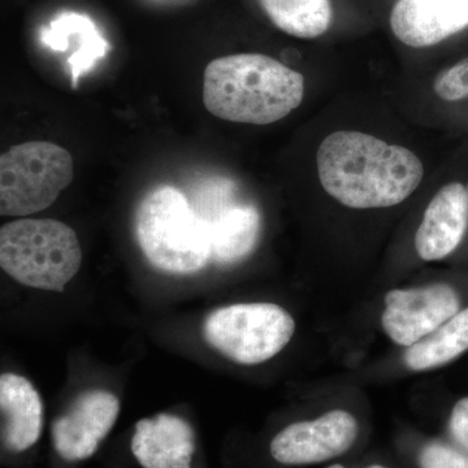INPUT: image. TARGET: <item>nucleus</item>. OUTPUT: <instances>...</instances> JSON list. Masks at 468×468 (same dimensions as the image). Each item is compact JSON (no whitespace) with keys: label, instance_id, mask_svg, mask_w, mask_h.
Masks as SVG:
<instances>
[{"label":"nucleus","instance_id":"1","mask_svg":"<svg viewBox=\"0 0 468 468\" xmlns=\"http://www.w3.org/2000/svg\"><path fill=\"white\" fill-rule=\"evenodd\" d=\"M316 165L325 192L356 209L399 205L424 177L423 163L412 151L356 131L326 135L319 144Z\"/></svg>","mask_w":468,"mask_h":468},{"label":"nucleus","instance_id":"2","mask_svg":"<svg viewBox=\"0 0 468 468\" xmlns=\"http://www.w3.org/2000/svg\"><path fill=\"white\" fill-rule=\"evenodd\" d=\"M303 97V75L263 54L215 58L203 73V103L227 122L273 124L297 110Z\"/></svg>","mask_w":468,"mask_h":468},{"label":"nucleus","instance_id":"3","mask_svg":"<svg viewBox=\"0 0 468 468\" xmlns=\"http://www.w3.org/2000/svg\"><path fill=\"white\" fill-rule=\"evenodd\" d=\"M135 233L150 264L169 275H193L211 261L207 224L175 187H158L144 197Z\"/></svg>","mask_w":468,"mask_h":468},{"label":"nucleus","instance_id":"4","mask_svg":"<svg viewBox=\"0 0 468 468\" xmlns=\"http://www.w3.org/2000/svg\"><path fill=\"white\" fill-rule=\"evenodd\" d=\"M82 251L72 228L54 218H18L0 229V266L18 284L63 292Z\"/></svg>","mask_w":468,"mask_h":468},{"label":"nucleus","instance_id":"5","mask_svg":"<svg viewBox=\"0 0 468 468\" xmlns=\"http://www.w3.org/2000/svg\"><path fill=\"white\" fill-rule=\"evenodd\" d=\"M72 155L57 144H16L0 156V214L26 218L50 207L73 181Z\"/></svg>","mask_w":468,"mask_h":468},{"label":"nucleus","instance_id":"6","mask_svg":"<svg viewBox=\"0 0 468 468\" xmlns=\"http://www.w3.org/2000/svg\"><path fill=\"white\" fill-rule=\"evenodd\" d=\"M295 322L282 306L268 302L236 303L212 311L203 323L206 343L239 365L267 362L284 350Z\"/></svg>","mask_w":468,"mask_h":468},{"label":"nucleus","instance_id":"7","mask_svg":"<svg viewBox=\"0 0 468 468\" xmlns=\"http://www.w3.org/2000/svg\"><path fill=\"white\" fill-rule=\"evenodd\" d=\"M359 435L358 419L346 410L335 409L280 430L271 440L270 454L282 466L325 463L349 452Z\"/></svg>","mask_w":468,"mask_h":468},{"label":"nucleus","instance_id":"8","mask_svg":"<svg viewBox=\"0 0 468 468\" xmlns=\"http://www.w3.org/2000/svg\"><path fill=\"white\" fill-rule=\"evenodd\" d=\"M381 325L401 346H411L461 311L458 292L449 284L394 289L385 295Z\"/></svg>","mask_w":468,"mask_h":468},{"label":"nucleus","instance_id":"9","mask_svg":"<svg viewBox=\"0 0 468 468\" xmlns=\"http://www.w3.org/2000/svg\"><path fill=\"white\" fill-rule=\"evenodd\" d=\"M120 401L109 390H88L77 397L67 412L55 419L51 428L52 445L66 462L91 458L115 427Z\"/></svg>","mask_w":468,"mask_h":468},{"label":"nucleus","instance_id":"10","mask_svg":"<svg viewBox=\"0 0 468 468\" xmlns=\"http://www.w3.org/2000/svg\"><path fill=\"white\" fill-rule=\"evenodd\" d=\"M390 27L410 48L435 46L468 27V0H399Z\"/></svg>","mask_w":468,"mask_h":468},{"label":"nucleus","instance_id":"11","mask_svg":"<svg viewBox=\"0 0 468 468\" xmlns=\"http://www.w3.org/2000/svg\"><path fill=\"white\" fill-rule=\"evenodd\" d=\"M131 452L143 468H192L196 433L178 415L144 418L135 424Z\"/></svg>","mask_w":468,"mask_h":468},{"label":"nucleus","instance_id":"12","mask_svg":"<svg viewBox=\"0 0 468 468\" xmlns=\"http://www.w3.org/2000/svg\"><path fill=\"white\" fill-rule=\"evenodd\" d=\"M468 228V193L460 183L442 186L431 199L415 234V249L426 261H441L461 245Z\"/></svg>","mask_w":468,"mask_h":468},{"label":"nucleus","instance_id":"13","mask_svg":"<svg viewBox=\"0 0 468 468\" xmlns=\"http://www.w3.org/2000/svg\"><path fill=\"white\" fill-rule=\"evenodd\" d=\"M2 445L11 454H23L41 439L45 411L38 390L16 374L0 377Z\"/></svg>","mask_w":468,"mask_h":468},{"label":"nucleus","instance_id":"14","mask_svg":"<svg viewBox=\"0 0 468 468\" xmlns=\"http://www.w3.org/2000/svg\"><path fill=\"white\" fill-rule=\"evenodd\" d=\"M199 217L207 224L211 260L217 263H239L254 251L261 233V215L254 206H226Z\"/></svg>","mask_w":468,"mask_h":468},{"label":"nucleus","instance_id":"15","mask_svg":"<svg viewBox=\"0 0 468 468\" xmlns=\"http://www.w3.org/2000/svg\"><path fill=\"white\" fill-rule=\"evenodd\" d=\"M41 41L51 50L58 52H67L75 46V51L68 58L73 88H76L80 77L88 73L109 51V43L90 18L76 12H66L54 18L50 26L42 30Z\"/></svg>","mask_w":468,"mask_h":468},{"label":"nucleus","instance_id":"16","mask_svg":"<svg viewBox=\"0 0 468 468\" xmlns=\"http://www.w3.org/2000/svg\"><path fill=\"white\" fill-rule=\"evenodd\" d=\"M468 350V307L455 314L432 334L405 351L403 360L411 371H428L448 365Z\"/></svg>","mask_w":468,"mask_h":468},{"label":"nucleus","instance_id":"17","mask_svg":"<svg viewBox=\"0 0 468 468\" xmlns=\"http://www.w3.org/2000/svg\"><path fill=\"white\" fill-rule=\"evenodd\" d=\"M273 26L297 38H318L332 24L331 0H260Z\"/></svg>","mask_w":468,"mask_h":468},{"label":"nucleus","instance_id":"18","mask_svg":"<svg viewBox=\"0 0 468 468\" xmlns=\"http://www.w3.org/2000/svg\"><path fill=\"white\" fill-rule=\"evenodd\" d=\"M418 468H468V457L454 443L427 440L417 452Z\"/></svg>","mask_w":468,"mask_h":468},{"label":"nucleus","instance_id":"19","mask_svg":"<svg viewBox=\"0 0 468 468\" xmlns=\"http://www.w3.org/2000/svg\"><path fill=\"white\" fill-rule=\"evenodd\" d=\"M433 91L445 101L468 98V58L440 72L433 81Z\"/></svg>","mask_w":468,"mask_h":468},{"label":"nucleus","instance_id":"20","mask_svg":"<svg viewBox=\"0 0 468 468\" xmlns=\"http://www.w3.org/2000/svg\"><path fill=\"white\" fill-rule=\"evenodd\" d=\"M452 443L468 457V397L455 403L449 418Z\"/></svg>","mask_w":468,"mask_h":468},{"label":"nucleus","instance_id":"21","mask_svg":"<svg viewBox=\"0 0 468 468\" xmlns=\"http://www.w3.org/2000/svg\"><path fill=\"white\" fill-rule=\"evenodd\" d=\"M324 468H354V467H347V466H345V464H343V463H332V464H329V466H326Z\"/></svg>","mask_w":468,"mask_h":468},{"label":"nucleus","instance_id":"22","mask_svg":"<svg viewBox=\"0 0 468 468\" xmlns=\"http://www.w3.org/2000/svg\"><path fill=\"white\" fill-rule=\"evenodd\" d=\"M366 468H389V467L385 466V464H381V463H371V464H368V466Z\"/></svg>","mask_w":468,"mask_h":468}]
</instances>
